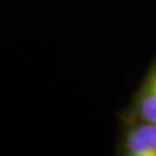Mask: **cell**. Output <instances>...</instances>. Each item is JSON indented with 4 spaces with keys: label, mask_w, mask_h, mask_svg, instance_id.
I'll list each match as a JSON object with an SVG mask.
<instances>
[{
    "label": "cell",
    "mask_w": 156,
    "mask_h": 156,
    "mask_svg": "<svg viewBox=\"0 0 156 156\" xmlns=\"http://www.w3.org/2000/svg\"><path fill=\"white\" fill-rule=\"evenodd\" d=\"M119 156H156V123L119 114Z\"/></svg>",
    "instance_id": "6da1fadb"
},
{
    "label": "cell",
    "mask_w": 156,
    "mask_h": 156,
    "mask_svg": "<svg viewBox=\"0 0 156 156\" xmlns=\"http://www.w3.org/2000/svg\"><path fill=\"white\" fill-rule=\"evenodd\" d=\"M120 114L156 123V58L147 67L132 100Z\"/></svg>",
    "instance_id": "7a4b0ae2"
}]
</instances>
